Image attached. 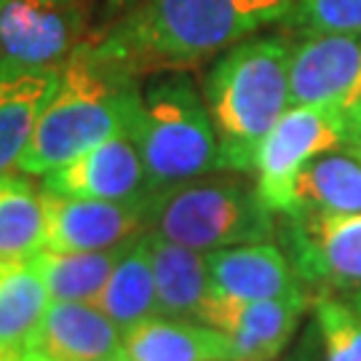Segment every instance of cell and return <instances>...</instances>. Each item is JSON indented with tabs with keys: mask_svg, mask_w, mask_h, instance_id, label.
Masks as SVG:
<instances>
[{
	"mask_svg": "<svg viewBox=\"0 0 361 361\" xmlns=\"http://www.w3.org/2000/svg\"><path fill=\"white\" fill-rule=\"evenodd\" d=\"M27 353L46 361L123 359V332L94 302H49Z\"/></svg>",
	"mask_w": 361,
	"mask_h": 361,
	"instance_id": "13",
	"label": "cell"
},
{
	"mask_svg": "<svg viewBox=\"0 0 361 361\" xmlns=\"http://www.w3.org/2000/svg\"><path fill=\"white\" fill-rule=\"evenodd\" d=\"M126 361H233L225 332L190 319L155 316L123 332Z\"/></svg>",
	"mask_w": 361,
	"mask_h": 361,
	"instance_id": "16",
	"label": "cell"
},
{
	"mask_svg": "<svg viewBox=\"0 0 361 361\" xmlns=\"http://www.w3.org/2000/svg\"><path fill=\"white\" fill-rule=\"evenodd\" d=\"M343 121H345V142H343V147L361 158V99L343 113Z\"/></svg>",
	"mask_w": 361,
	"mask_h": 361,
	"instance_id": "26",
	"label": "cell"
},
{
	"mask_svg": "<svg viewBox=\"0 0 361 361\" xmlns=\"http://www.w3.org/2000/svg\"><path fill=\"white\" fill-rule=\"evenodd\" d=\"M46 212L40 185L27 174H0V259H25L43 249Z\"/></svg>",
	"mask_w": 361,
	"mask_h": 361,
	"instance_id": "22",
	"label": "cell"
},
{
	"mask_svg": "<svg viewBox=\"0 0 361 361\" xmlns=\"http://www.w3.org/2000/svg\"><path fill=\"white\" fill-rule=\"evenodd\" d=\"M25 361H46V359H40L35 353H25Z\"/></svg>",
	"mask_w": 361,
	"mask_h": 361,
	"instance_id": "31",
	"label": "cell"
},
{
	"mask_svg": "<svg viewBox=\"0 0 361 361\" xmlns=\"http://www.w3.org/2000/svg\"><path fill=\"white\" fill-rule=\"evenodd\" d=\"M131 137L142 155L147 195L222 171L207 102L185 70L155 73L145 83Z\"/></svg>",
	"mask_w": 361,
	"mask_h": 361,
	"instance_id": "4",
	"label": "cell"
},
{
	"mask_svg": "<svg viewBox=\"0 0 361 361\" xmlns=\"http://www.w3.org/2000/svg\"><path fill=\"white\" fill-rule=\"evenodd\" d=\"M361 99V32L313 35L292 46L289 102L345 113Z\"/></svg>",
	"mask_w": 361,
	"mask_h": 361,
	"instance_id": "10",
	"label": "cell"
},
{
	"mask_svg": "<svg viewBox=\"0 0 361 361\" xmlns=\"http://www.w3.org/2000/svg\"><path fill=\"white\" fill-rule=\"evenodd\" d=\"M235 3L255 25L262 27L271 22H281L297 0H235Z\"/></svg>",
	"mask_w": 361,
	"mask_h": 361,
	"instance_id": "25",
	"label": "cell"
},
{
	"mask_svg": "<svg viewBox=\"0 0 361 361\" xmlns=\"http://www.w3.org/2000/svg\"><path fill=\"white\" fill-rule=\"evenodd\" d=\"M94 305L107 319L118 324L121 332H129L137 324L158 316V297H155V279L147 252V238L137 235L113 268L107 284L97 295Z\"/></svg>",
	"mask_w": 361,
	"mask_h": 361,
	"instance_id": "19",
	"label": "cell"
},
{
	"mask_svg": "<svg viewBox=\"0 0 361 361\" xmlns=\"http://www.w3.org/2000/svg\"><path fill=\"white\" fill-rule=\"evenodd\" d=\"M281 22L305 38L361 32V0H297Z\"/></svg>",
	"mask_w": 361,
	"mask_h": 361,
	"instance_id": "24",
	"label": "cell"
},
{
	"mask_svg": "<svg viewBox=\"0 0 361 361\" xmlns=\"http://www.w3.org/2000/svg\"><path fill=\"white\" fill-rule=\"evenodd\" d=\"M62 67L0 70V174L16 169L59 86Z\"/></svg>",
	"mask_w": 361,
	"mask_h": 361,
	"instance_id": "15",
	"label": "cell"
},
{
	"mask_svg": "<svg viewBox=\"0 0 361 361\" xmlns=\"http://www.w3.org/2000/svg\"><path fill=\"white\" fill-rule=\"evenodd\" d=\"M40 188L70 198L99 201H145L147 180L140 147L131 131L116 134L91 150L40 177Z\"/></svg>",
	"mask_w": 361,
	"mask_h": 361,
	"instance_id": "12",
	"label": "cell"
},
{
	"mask_svg": "<svg viewBox=\"0 0 361 361\" xmlns=\"http://www.w3.org/2000/svg\"><path fill=\"white\" fill-rule=\"evenodd\" d=\"M107 361H126V359H107Z\"/></svg>",
	"mask_w": 361,
	"mask_h": 361,
	"instance_id": "32",
	"label": "cell"
},
{
	"mask_svg": "<svg viewBox=\"0 0 361 361\" xmlns=\"http://www.w3.org/2000/svg\"><path fill=\"white\" fill-rule=\"evenodd\" d=\"M131 241L110 246V249H97V252H56V249L35 252L32 262L43 279L49 300L51 302H94Z\"/></svg>",
	"mask_w": 361,
	"mask_h": 361,
	"instance_id": "20",
	"label": "cell"
},
{
	"mask_svg": "<svg viewBox=\"0 0 361 361\" xmlns=\"http://www.w3.org/2000/svg\"><path fill=\"white\" fill-rule=\"evenodd\" d=\"M142 83L123 62L89 38L67 56L59 86L16 169L43 177L116 134L131 131Z\"/></svg>",
	"mask_w": 361,
	"mask_h": 361,
	"instance_id": "1",
	"label": "cell"
},
{
	"mask_svg": "<svg viewBox=\"0 0 361 361\" xmlns=\"http://www.w3.org/2000/svg\"><path fill=\"white\" fill-rule=\"evenodd\" d=\"M316 335L322 340L324 361H361V313L322 295L316 300Z\"/></svg>",
	"mask_w": 361,
	"mask_h": 361,
	"instance_id": "23",
	"label": "cell"
},
{
	"mask_svg": "<svg viewBox=\"0 0 361 361\" xmlns=\"http://www.w3.org/2000/svg\"><path fill=\"white\" fill-rule=\"evenodd\" d=\"M207 271L209 286L217 295L241 300L308 295L286 255L271 241L212 249L207 252Z\"/></svg>",
	"mask_w": 361,
	"mask_h": 361,
	"instance_id": "14",
	"label": "cell"
},
{
	"mask_svg": "<svg viewBox=\"0 0 361 361\" xmlns=\"http://www.w3.org/2000/svg\"><path fill=\"white\" fill-rule=\"evenodd\" d=\"M0 361H25V353L22 350L0 348Z\"/></svg>",
	"mask_w": 361,
	"mask_h": 361,
	"instance_id": "29",
	"label": "cell"
},
{
	"mask_svg": "<svg viewBox=\"0 0 361 361\" xmlns=\"http://www.w3.org/2000/svg\"><path fill=\"white\" fill-rule=\"evenodd\" d=\"M104 3V11H107V16H113V13H121V11H126L129 6H134L137 0H102Z\"/></svg>",
	"mask_w": 361,
	"mask_h": 361,
	"instance_id": "28",
	"label": "cell"
},
{
	"mask_svg": "<svg viewBox=\"0 0 361 361\" xmlns=\"http://www.w3.org/2000/svg\"><path fill=\"white\" fill-rule=\"evenodd\" d=\"M255 30L235 0H137L91 38L142 78L193 67Z\"/></svg>",
	"mask_w": 361,
	"mask_h": 361,
	"instance_id": "2",
	"label": "cell"
},
{
	"mask_svg": "<svg viewBox=\"0 0 361 361\" xmlns=\"http://www.w3.org/2000/svg\"><path fill=\"white\" fill-rule=\"evenodd\" d=\"M94 0H0V70L62 67L91 38Z\"/></svg>",
	"mask_w": 361,
	"mask_h": 361,
	"instance_id": "6",
	"label": "cell"
},
{
	"mask_svg": "<svg viewBox=\"0 0 361 361\" xmlns=\"http://www.w3.org/2000/svg\"><path fill=\"white\" fill-rule=\"evenodd\" d=\"M345 142V121L340 110L289 104L255 158V190L271 214H284L289 188L316 155Z\"/></svg>",
	"mask_w": 361,
	"mask_h": 361,
	"instance_id": "7",
	"label": "cell"
},
{
	"mask_svg": "<svg viewBox=\"0 0 361 361\" xmlns=\"http://www.w3.org/2000/svg\"><path fill=\"white\" fill-rule=\"evenodd\" d=\"M49 302L32 257L0 259V348L27 353Z\"/></svg>",
	"mask_w": 361,
	"mask_h": 361,
	"instance_id": "21",
	"label": "cell"
},
{
	"mask_svg": "<svg viewBox=\"0 0 361 361\" xmlns=\"http://www.w3.org/2000/svg\"><path fill=\"white\" fill-rule=\"evenodd\" d=\"M43 212H46L43 249H56V252L110 249L147 231V198L99 201V198H70L43 190Z\"/></svg>",
	"mask_w": 361,
	"mask_h": 361,
	"instance_id": "11",
	"label": "cell"
},
{
	"mask_svg": "<svg viewBox=\"0 0 361 361\" xmlns=\"http://www.w3.org/2000/svg\"><path fill=\"white\" fill-rule=\"evenodd\" d=\"M286 259L297 279L308 289L361 292V212H297L286 214L284 228Z\"/></svg>",
	"mask_w": 361,
	"mask_h": 361,
	"instance_id": "8",
	"label": "cell"
},
{
	"mask_svg": "<svg viewBox=\"0 0 361 361\" xmlns=\"http://www.w3.org/2000/svg\"><path fill=\"white\" fill-rule=\"evenodd\" d=\"M286 361H319V356H316V340H313V337H305V343H302Z\"/></svg>",
	"mask_w": 361,
	"mask_h": 361,
	"instance_id": "27",
	"label": "cell"
},
{
	"mask_svg": "<svg viewBox=\"0 0 361 361\" xmlns=\"http://www.w3.org/2000/svg\"><path fill=\"white\" fill-rule=\"evenodd\" d=\"M145 238H147V252L153 265L158 316L195 322L204 300L212 292L207 255L166 241L155 233H145Z\"/></svg>",
	"mask_w": 361,
	"mask_h": 361,
	"instance_id": "18",
	"label": "cell"
},
{
	"mask_svg": "<svg viewBox=\"0 0 361 361\" xmlns=\"http://www.w3.org/2000/svg\"><path fill=\"white\" fill-rule=\"evenodd\" d=\"M255 185L235 171L207 174L147 198V231L166 241L212 252L222 246L271 241L276 225Z\"/></svg>",
	"mask_w": 361,
	"mask_h": 361,
	"instance_id": "5",
	"label": "cell"
},
{
	"mask_svg": "<svg viewBox=\"0 0 361 361\" xmlns=\"http://www.w3.org/2000/svg\"><path fill=\"white\" fill-rule=\"evenodd\" d=\"M297 212H335L359 214L361 212V158L345 147L316 155L297 174L286 198V214Z\"/></svg>",
	"mask_w": 361,
	"mask_h": 361,
	"instance_id": "17",
	"label": "cell"
},
{
	"mask_svg": "<svg viewBox=\"0 0 361 361\" xmlns=\"http://www.w3.org/2000/svg\"><path fill=\"white\" fill-rule=\"evenodd\" d=\"M310 295L241 300L209 292L195 322L231 337L233 361H276L300 326Z\"/></svg>",
	"mask_w": 361,
	"mask_h": 361,
	"instance_id": "9",
	"label": "cell"
},
{
	"mask_svg": "<svg viewBox=\"0 0 361 361\" xmlns=\"http://www.w3.org/2000/svg\"><path fill=\"white\" fill-rule=\"evenodd\" d=\"M353 308H356V310L361 313V292H359L356 297H353Z\"/></svg>",
	"mask_w": 361,
	"mask_h": 361,
	"instance_id": "30",
	"label": "cell"
},
{
	"mask_svg": "<svg viewBox=\"0 0 361 361\" xmlns=\"http://www.w3.org/2000/svg\"><path fill=\"white\" fill-rule=\"evenodd\" d=\"M284 38L238 40L204 78V102L219 142V169L252 174L262 140L289 110Z\"/></svg>",
	"mask_w": 361,
	"mask_h": 361,
	"instance_id": "3",
	"label": "cell"
}]
</instances>
